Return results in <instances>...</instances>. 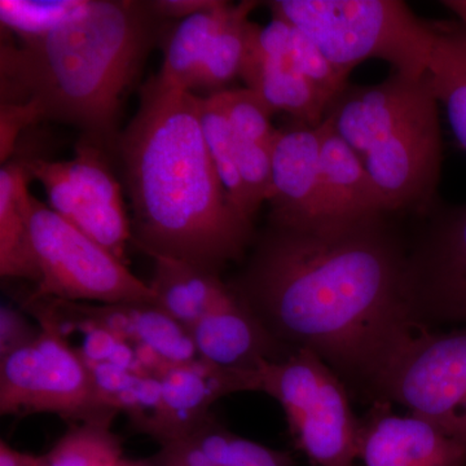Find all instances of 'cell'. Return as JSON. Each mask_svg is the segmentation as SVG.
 <instances>
[{
    "label": "cell",
    "instance_id": "d590c367",
    "mask_svg": "<svg viewBox=\"0 0 466 466\" xmlns=\"http://www.w3.org/2000/svg\"><path fill=\"white\" fill-rule=\"evenodd\" d=\"M112 466H143L140 461H128V460L121 459Z\"/></svg>",
    "mask_w": 466,
    "mask_h": 466
},
{
    "label": "cell",
    "instance_id": "ffe728a7",
    "mask_svg": "<svg viewBox=\"0 0 466 466\" xmlns=\"http://www.w3.org/2000/svg\"><path fill=\"white\" fill-rule=\"evenodd\" d=\"M240 76L272 113H288L299 124L311 127H318L323 122L329 104L290 66L288 56H262L250 47L249 41Z\"/></svg>",
    "mask_w": 466,
    "mask_h": 466
},
{
    "label": "cell",
    "instance_id": "e575fe53",
    "mask_svg": "<svg viewBox=\"0 0 466 466\" xmlns=\"http://www.w3.org/2000/svg\"><path fill=\"white\" fill-rule=\"evenodd\" d=\"M441 5L456 15L466 29V0H444Z\"/></svg>",
    "mask_w": 466,
    "mask_h": 466
},
{
    "label": "cell",
    "instance_id": "ac0fdd59",
    "mask_svg": "<svg viewBox=\"0 0 466 466\" xmlns=\"http://www.w3.org/2000/svg\"><path fill=\"white\" fill-rule=\"evenodd\" d=\"M143 466H296L293 453L269 449L208 419L191 433L161 446Z\"/></svg>",
    "mask_w": 466,
    "mask_h": 466
},
{
    "label": "cell",
    "instance_id": "4316f807",
    "mask_svg": "<svg viewBox=\"0 0 466 466\" xmlns=\"http://www.w3.org/2000/svg\"><path fill=\"white\" fill-rule=\"evenodd\" d=\"M198 110L202 133L220 183L233 207L240 211L241 216L253 222L248 213L247 196L238 170L235 133L227 118L222 101L218 94L207 97L198 96Z\"/></svg>",
    "mask_w": 466,
    "mask_h": 466
},
{
    "label": "cell",
    "instance_id": "484cf974",
    "mask_svg": "<svg viewBox=\"0 0 466 466\" xmlns=\"http://www.w3.org/2000/svg\"><path fill=\"white\" fill-rule=\"evenodd\" d=\"M116 413L70 424L41 466H112L122 458V441L113 431Z\"/></svg>",
    "mask_w": 466,
    "mask_h": 466
},
{
    "label": "cell",
    "instance_id": "30bf717a",
    "mask_svg": "<svg viewBox=\"0 0 466 466\" xmlns=\"http://www.w3.org/2000/svg\"><path fill=\"white\" fill-rule=\"evenodd\" d=\"M97 144L82 139L69 161L16 159L29 179L45 188L51 208L128 266L133 238L122 189Z\"/></svg>",
    "mask_w": 466,
    "mask_h": 466
},
{
    "label": "cell",
    "instance_id": "d6a6232c",
    "mask_svg": "<svg viewBox=\"0 0 466 466\" xmlns=\"http://www.w3.org/2000/svg\"><path fill=\"white\" fill-rule=\"evenodd\" d=\"M216 3L217 0H153L148 2V5L159 20L177 18L182 21L198 12L214 7Z\"/></svg>",
    "mask_w": 466,
    "mask_h": 466
},
{
    "label": "cell",
    "instance_id": "9a60e30c",
    "mask_svg": "<svg viewBox=\"0 0 466 466\" xmlns=\"http://www.w3.org/2000/svg\"><path fill=\"white\" fill-rule=\"evenodd\" d=\"M269 225L297 227L319 220L320 130L299 124L280 128L271 148Z\"/></svg>",
    "mask_w": 466,
    "mask_h": 466
},
{
    "label": "cell",
    "instance_id": "7a4b0ae2",
    "mask_svg": "<svg viewBox=\"0 0 466 466\" xmlns=\"http://www.w3.org/2000/svg\"><path fill=\"white\" fill-rule=\"evenodd\" d=\"M116 146L140 249L217 274L244 256L253 222L233 207L220 183L202 133L198 95L152 76Z\"/></svg>",
    "mask_w": 466,
    "mask_h": 466
},
{
    "label": "cell",
    "instance_id": "836d02e7",
    "mask_svg": "<svg viewBox=\"0 0 466 466\" xmlns=\"http://www.w3.org/2000/svg\"><path fill=\"white\" fill-rule=\"evenodd\" d=\"M42 455L21 452L12 449L7 441H0V466H41Z\"/></svg>",
    "mask_w": 466,
    "mask_h": 466
},
{
    "label": "cell",
    "instance_id": "44dd1931",
    "mask_svg": "<svg viewBox=\"0 0 466 466\" xmlns=\"http://www.w3.org/2000/svg\"><path fill=\"white\" fill-rule=\"evenodd\" d=\"M29 180L17 161L0 170V275L38 284L41 272L29 227Z\"/></svg>",
    "mask_w": 466,
    "mask_h": 466
},
{
    "label": "cell",
    "instance_id": "1f68e13d",
    "mask_svg": "<svg viewBox=\"0 0 466 466\" xmlns=\"http://www.w3.org/2000/svg\"><path fill=\"white\" fill-rule=\"evenodd\" d=\"M41 118L34 104H2L0 110V158L3 165L15 152L17 137Z\"/></svg>",
    "mask_w": 466,
    "mask_h": 466
},
{
    "label": "cell",
    "instance_id": "7402d4cb",
    "mask_svg": "<svg viewBox=\"0 0 466 466\" xmlns=\"http://www.w3.org/2000/svg\"><path fill=\"white\" fill-rule=\"evenodd\" d=\"M258 3L241 2L232 5L225 23L211 39L198 72L193 76L189 92L207 94V96L227 90L236 76L241 75L242 66L249 47L253 23L250 12ZM205 96V97H207Z\"/></svg>",
    "mask_w": 466,
    "mask_h": 466
},
{
    "label": "cell",
    "instance_id": "5b68a950",
    "mask_svg": "<svg viewBox=\"0 0 466 466\" xmlns=\"http://www.w3.org/2000/svg\"><path fill=\"white\" fill-rule=\"evenodd\" d=\"M274 17L309 36L342 75L370 58L395 73L422 78L433 55L437 27L417 18L400 0H275Z\"/></svg>",
    "mask_w": 466,
    "mask_h": 466
},
{
    "label": "cell",
    "instance_id": "e0dca14e",
    "mask_svg": "<svg viewBox=\"0 0 466 466\" xmlns=\"http://www.w3.org/2000/svg\"><path fill=\"white\" fill-rule=\"evenodd\" d=\"M319 220H357L390 214L357 152L323 119Z\"/></svg>",
    "mask_w": 466,
    "mask_h": 466
},
{
    "label": "cell",
    "instance_id": "ba28073f",
    "mask_svg": "<svg viewBox=\"0 0 466 466\" xmlns=\"http://www.w3.org/2000/svg\"><path fill=\"white\" fill-rule=\"evenodd\" d=\"M29 227L41 272L34 299L100 305L153 303L149 284L34 196H30Z\"/></svg>",
    "mask_w": 466,
    "mask_h": 466
},
{
    "label": "cell",
    "instance_id": "d6986e66",
    "mask_svg": "<svg viewBox=\"0 0 466 466\" xmlns=\"http://www.w3.org/2000/svg\"><path fill=\"white\" fill-rule=\"evenodd\" d=\"M149 287L153 303L187 329L202 318L240 299L220 274L183 260L155 257Z\"/></svg>",
    "mask_w": 466,
    "mask_h": 466
},
{
    "label": "cell",
    "instance_id": "4dcf8cb0",
    "mask_svg": "<svg viewBox=\"0 0 466 466\" xmlns=\"http://www.w3.org/2000/svg\"><path fill=\"white\" fill-rule=\"evenodd\" d=\"M41 333V325H34L21 309L11 305L0 308V359L25 348Z\"/></svg>",
    "mask_w": 466,
    "mask_h": 466
},
{
    "label": "cell",
    "instance_id": "3957f363",
    "mask_svg": "<svg viewBox=\"0 0 466 466\" xmlns=\"http://www.w3.org/2000/svg\"><path fill=\"white\" fill-rule=\"evenodd\" d=\"M159 21L148 2L88 0L81 15L38 41L3 46L2 104H34L42 119L76 126L108 148Z\"/></svg>",
    "mask_w": 466,
    "mask_h": 466
},
{
    "label": "cell",
    "instance_id": "277c9868",
    "mask_svg": "<svg viewBox=\"0 0 466 466\" xmlns=\"http://www.w3.org/2000/svg\"><path fill=\"white\" fill-rule=\"evenodd\" d=\"M357 152L390 214L429 211L440 182L438 101L426 76L392 72L379 85L348 86L325 113Z\"/></svg>",
    "mask_w": 466,
    "mask_h": 466
},
{
    "label": "cell",
    "instance_id": "52a82bcc",
    "mask_svg": "<svg viewBox=\"0 0 466 466\" xmlns=\"http://www.w3.org/2000/svg\"><path fill=\"white\" fill-rule=\"evenodd\" d=\"M25 309L41 325V333L25 348L0 359V413H52L70 424L116 415L101 398L84 359L41 300L29 297Z\"/></svg>",
    "mask_w": 466,
    "mask_h": 466
},
{
    "label": "cell",
    "instance_id": "7c38bea8",
    "mask_svg": "<svg viewBox=\"0 0 466 466\" xmlns=\"http://www.w3.org/2000/svg\"><path fill=\"white\" fill-rule=\"evenodd\" d=\"M58 314L99 325L135 346L147 373L198 358L191 333L152 302L100 303L50 299Z\"/></svg>",
    "mask_w": 466,
    "mask_h": 466
},
{
    "label": "cell",
    "instance_id": "603a6c76",
    "mask_svg": "<svg viewBox=\"0 0 466 466\" xmlns=\"http://www.w3.org/2000/svg\"><path fill=\"white\" fill-rule=\"evenodd\" d=\"M87 367L104 401L116 412L126 413L139 433L157 441L161 419V385L157 377L108 364Z\"/></svg>",
    "mask_w": 466,
    "mask_h": 466
},
{
    "label": "cell",
    "instance_id": "8fae6325",
    "mask_svg": "<svg viewBox=\"0 0 466 466\" xmlns=\"http://www.w3.org/2000/svg\"><path fill=\"white\" fill-rule=\"evenodd\" d=\"M410 280L422 329L466 327V205L438 211L410 245Z\"/></svg>",
    "mask_w": 466,
    "mask_h": 466
},
{
    "label": "cell",
    "instance_id": "f546056e",
    "mask_svg": "<svg viewBox=\"0 0 466 466\" xmlns=\"http://www.w3.org/2000/svg\"><path fill=\"white\" fill-rule=\"evenodd\" d=\"M288 60L299 75L317 88L329 106L349 86V76L337 70L318 46L294 26Z\"/></svg>",
    "mask_w": 466,
    "mask_h": 466
},
{
    "label": "cell",
    "instance_id": "8992f818",
    "mask_svg": "<svg viewBox=\"0 0 466 466\" xmlns=\"http://www.w3.org/2000/svg\"><path fill=\"white\" fill-rule=\"evenodd\" d=\"M256 391L274 398L287 420L294 449L311 466H354L361 421L342 380L314 352L291 351L256 368Z\"/></svg>",
    "mask_w": 466,
    "mask_h": 466
},
{
    "label": "cell",
    "instance_id": "4fadbf2b",
    "mask_svg": "<svg viewBox=\"0 0 466 466\" xmlns=\"http://www.w3.org/2000/svg\"><path fill=\"white\" fill-rule=\"evenodd\" d=\"M376 401L360 417L359 460L364 466H466V447L424 417L397 415Z\"/></svg>",
    "mask_w": 466,
    "mask_h": 466
},
{
    "label": "cell",
    "instance_id": "2e32d148",
    "mask_svg": "<svg viewBox=\"0 0 466 466\" xmlns=\"http://www.w3.org/2000/svg\"><path fill=\"white\" fill-rule=\"evenodd\" d=\"M188 330L198 358L228 370H254L260 361L280 360L291 352L266 329L241 297Z\"/></svg>",
    "mask_w": 466,
    "mask_h": 466
},
{
    "label": "cell",
    "instance_id": "9c48e42d",
    "mask_svg": "<svg viewBox=\"0 0 466 466\" xmlns=\"http://www.w3.org/2000/svg\"><path fill=\"white\" fill-rule=\"evenodd\" d=\"M376 401L407 408L466 447V327L417 333L386 370Z\"/></svg>",
    "mask_w": 466,
    "mask_h": 466
},
{
    "label": "cell",
    "instance_id": "6da1fadb",
    "mask_svg": "<svg viewBox=\"0 0 466 466\" xmlns=\"http://www.w3.org/2000/svg\"><path fill=\"white\" fill-rule=\"evenodd\" d=\"M390 216L269 225L231 284L275 339L317 354L351 398L370 406L386 370L422 330L410 245Z\"/></svg>",
    "mask_w": 466,
    "mask_h": 466
},
{
    "label": "cell",
    "instance_id": "83f0119b",
    "mask_svg": "<svg viewBox=\"0 0 466 466\" xmlns=\"http://www.w3.org/2000/svg\"><path fill=\"white\" fill-rule=\"evenodd\" d=\"M88 0H2L0 21L21 43L38 41L81 15Z\"/></svg>",
    "mask_w": 466,
    "mask_h": 466
},
{
    "label": "cell",
    "instance_id": "d4e9b609",
    "mask_svg": "<svg viewBox=\"0 0 466 466\" xmlns=\"http://www.w3.org/2000/svg\"><path fill=\"white\" fill-rule=\"evenodd\" d=\"M232 3L218 2L214 7L184 18L168 35L158 79L162 84L188 91L211 39L223 25Z\"/></svg>",
    "mask_w": 466,
    "mask_h": 466
},
{
    "label": "cell",
    "instance_id": "cb8c5ba5",
    "mask_svg": "<svg viewBox=\"0 0 466 466\" xmlns=\"http://www.w3.org/2000/svg\"><path fill=\"white\" fill-rule=\"evenodd\" d=\"M426 79L443 104L451 130L466 150V29L437 27V38Z\"/></svg>",
    "mask_w": 466,
    "mask_h": 466
},
{
    "label": "cell",
    "instance_id": "f1b7e54d",
    "mask_svg": "<svg viewBox=\"0 0 466 466\" xmlns=\"http://www.w3.org/2000/svg\"><path fill=\"white\" fill-rule=\"evenodd\" d=\"M218 96L236 137L272 148L278 133L271 125L274 113L258 94L247 87L219 92Z\"/></svg>",
    "mask_w": 466,
    "mask_h": 466
},
{
    "label": "cell",
    "instance_id": "5bb4252c",
    "mask_svg": "<svg viewBox=\"0 0 466 466\" xmlns=\"http://www.w3.org/2000/svg\"><path fill=\"white\" fill-rule=\"evenodd\" d=\"M156 377L161 385L157 437L161 446L205 424L213 417L211 408L220 398L256 391V368L228 370L201 358L164 368Z\"/></svg>",
    "mask_w": 466,
    "mask_h": 466
}]
</instances>
